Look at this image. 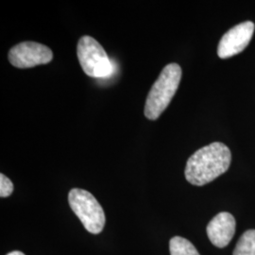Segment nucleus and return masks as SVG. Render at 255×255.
<instances>
[{
  "label": "nucleus",
  "mask_w": 255,
  "mask_h": 255,
  "mask_svg": "<svg viewBox=\"0 0 255 255\" xmlns=\"http://www.w3.org/2000/svg\"><path fill=\"white\" fill-rule=\"evenodd\" d=\"M171 255H201L191 242L181 237H174L169 241Z\"/></svg>",
  "instance_id": "nucleus-8"
},
{
  "label": "nucleus",
  "mask_w": 255,
  "mask_h": 255,
  "mask_svg": "<svg viewBox=\"0 0 255 255\" xmlns=\"http://www.w3.org/2000/svg\"><path fill=\"white\" fill-rule=\"evenodd\" d=\"M207 236L214 246H228L236 233V219L227 212L219 213L207 225Z\"/></svg>",
  "instance_id": "nucleus-7"
},
{
  "label": "nucleus",
  "mask_w": 255,
  "mask_h": 255,
  "mask_svg": "<svg viewBox=\"0 0 255 255\" xmlns=\"http://www.w3.org/2000/svg\"><path fill=\"white\" fill-rule=\"evenodd\" d=\"M13 192V184L9 178L4 174H0V196L1 198H7Z\"/></svg>",
  "instance_id": "nucleus-10"
},
{
  "label": "nucleus",
  "mask_w": 255,
  "mask_h": 255,
  "mask_svg": "<svg viewBox=\"0 0 255 255\" xmlns=\"http://www.w3.org/2000/svg\"><path fill=\"white\" fill-rule=\"evenodd\" d=\"M255 25L252 21L238 24L228 30L219 42L218 55L221 59H228L242 52L249 46L254 36Z\"/></svg>",
  "instance_id": "nucleus-6"
},
{
  "label": "nucleus",
  "mask_w": 255,
  "mask_h": 255,
  "mask_svg": "<svg viewBox=\"0 0 255 255\" xmlns=\"http://www.w3.org/2000/svg\"><path fill=\"white\" fill-rule=\"evenodd\" d=\"M182 79V68L179 64H169L152 85L146 98L145 116L146 119L156 120L167 108L179 88Z\"/></svg>",
  "instance_id": "nucleus-2"
},
{
  "label": "nucleus",
  "mask_w": 255,
  "mask_h": 255,
  "mask_svg": "<svg viewBox=\"0 0 255 255\" xmlns=\"http://www.w3.org/2000/svg\"><path fill=\"white\" fill-rule=\"evenodd\" d=\"M68 202L87 232L98 235L104 228L105 214L100 202L90 192L74 188L68 194Z\"/></svg>",
  "instance_id": "nucleus-4"
},
{
  "label": "nucleus",
  "mask_w": 255,
  "mask_h": 255,
  "mask_svg": "<svg viewBox=\"0 0 255 255\" xmlns=\"http://www.w3.org/2000/svg\"><path fill=\"white\" fill-rule=\"evenodd\" d=\"M53 53L49 47L36 42H23L10 48L9 61L17 68H30L50 63Z\"/></svg>",
  "instance_id": "nucleus-5"
},
{
  "label": "nucleus",
  "mask_w": 255,
  "mask_h": 255,
  "mask_svg": "<svg viewBox=\"0 0 255 255\" xmlns=\"http://www.w3.org/2000/svg\"><path fill=\"white\" fill-rule=\"evenodd\" d=\"M234 255H255V230L246 231L237 242Z\"/></svg>",
  "instance_id": "nucleus-9"
},
{
  "label": "nucleus",
  "mask_w": 255,
  "mask_h": 255,
  "mask_svg": "<svg viewBox=\"0 0 255 255\" xmlns=\"http://www.w3.org/2000/svg\"><path fill=\"white\" fill-rule=\"evenodd\" d=\"M7 255H25L23 253H21V252H18V251H15V252H11V253H9Z\"/></svg>",
  "instance_id": "nucleus-11"
},
{
  "label": "nucleus",
  "mask_w": 255,
  "mask_h": 255,
  "mask_svg": "<svg viewBox=\"0 0 255 255\" xmlns=\"http://www.w3.org/2000/svg\"><path fill=\"white\" fill-rule=\"evenodd\" d=\"M231 161L228 146L220 142L212 143L191 155L185 166V178L193 185H205L225 173Z\"/></svg>",
  "instance_id": "nucleus-1"
},
{
  "label": "nucleus",
  "mask_w": 255,
  "mask_h": 255,
  "mask_svg": "<svg viewBox=\"0 0 255 255\" xmlns=\"http://www.w3.org/2000/svg\"><path fill=\"white\" fill-rule=\"evenodd\" d=\"M83 72L96 79H106L114 72V64L101 44L93 37L82 36L77 47Z\"/></svg>",
  "instance_id": "nucleus-3"
}]
</instances>
